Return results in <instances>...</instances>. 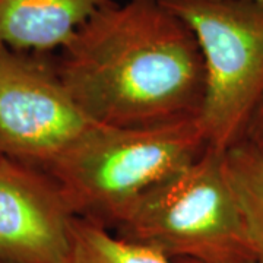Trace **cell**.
I'll return each instance as SVG.
<instances>
[{
    "label": "cell",
    "instance_id": "obj_6",
    "mask_svg": "<svg viewBox=\"0 0 263 263\" xmlns=\"http://www.w3.org/2000/svg\"><path fill=\"white\" fill-rule=\"evenodd\" d=\"M75 219L46 171L0 160V263H69Z\"/></svg>",
    "mask_w": 263,
    "mask_h": 263
},
{
    "label": "cell",
    "instance_id": "obj_13",
    "mask_svg": "<svg viewBox=\"0 0 263 263\" xmlns=\"http://www.w3.org/2000/svg\"><path fill=\"white\" fill-rule=\"evenodd\" d=\"M257 2H263V0H257Z\"/></svg>",
    "mask_w": 263,
    "mask_h": 263
},
{
    "label": "cell",
    "instance_id": "obj_7",
    "mask_svg": "<svg viewBox=\"0 0 263 263\" xmlns=\"http://www.w3.org/2000/svg\"><path fill=\"white\" fill-rule=\"evenodd\" d=\"M110 0H0V44L24 53L63 48Z\"/></svg>",
    "mask_w": 263,
    "mask_h": 263
},
{
    "label": "cell",
    "instance_id": "obj_3",
    "mask_svg": "<svg viewBox=\"0 0 263 263\" xmlns=\"http://www.w3.org/2000/svg\"><path fill=\"white\" fill-rule=\"evenodd\" d=\"M111 231L171 260L257 263L227 179L224 151L211 146L142 193Z\"/></svg>",
    "mask_w": 263,
    "mask_h": 263
},
{
    "label": "cell",
    "instance_id": "obj_1",
    "mask_svg": "<svg viewBox=\"0 0 263 263\" xmlns=\"http://www.w3.org/2000/svg\"><path fill=\"white\" fill-rule=\"evenodd\" d=\"M56 69L97 124L154 126L202 111L205 65L199 44L160 0H110L62 48Z\"/></svg>",
    "mask_w": 263,
    "mask_h": 263
},
{
    "label": "cell",
    "instance_id": "obj_8",
    "mask_svg": "<svg viewBox=\"0 0 263 263\" xmlns=\"http://www.w3.org/2000/svg\"><path fill=\"white\" fill-rule=\"evenodd\" d=\"M227 179L257 263H263V143L243 141L224 151Z\"/></svg>",
    "mask_w": 263,
    "mask_h": 263
},
{
    "label": "cell",
    "instance_id": "obj_12",
    "mask_svg": "<svg viewBox=\"0 0 263 263\" xmlns=\"http://www.w3.org/2000/svg\"><path fill=\"white\" fill-rule=\"evenodd\" d=\"M2 158H3V155H2V154H0V160H2Z\"/></svg>",
    "mask_w": 263,
    "mask_h": 263
},
{
    "label": "cell",
    "instance_id": "obj_9",
    "mask_svg": "<svg viewBox=\"0 0 263 263\" xmlns=\"http://www.w3.org/2000/svg\"><path fill=\"white\" fill-rule=\"evenodd\" d=\"M69 263H174L152 249L132 245L113 231L76 218Z\"/></svg>",
    "mask_w": 263,
    "mask_h": 263
},
{
    "label": "cell",
    "instance_id": "obj_11",
    "mask_svg": "<svg viewBox=\"0 0 263 263\" xmlns=\"http://www.w3.org/2000/svg\"><path fill=\"white\" fill-rule=\"evenodd\" d=\"M174 263H199L195 260H190V259H179V260H173Z\"/></svg>",
    "mask_w": 263,
    "mask_h": 263
},
{
    "label": "cell",
    "instance_id": "obj_4",
    "mask_svg": "<svg viewBox=\"0 0 263 263\" xmlns=\"http://www.w3.org/2000/svg\"><path fill=\"white\" fill-rule=\"evenodd\" d=\"M196 38L205 65L200 122L208 146L243 141L263 101V2L160 0Z\"/></svg>",
    "mask_w": 263,
    "mask_h": 263
},
{
    "label": "cell",
    "instance_id": "obj_10",
    "mask_svg": "<svg viewBox=\"0 0 263 263\" xmlns=\"http://www.w3.org/2000/svg\"><path fill=\"white\" fill-rule=\"evenodd\" d=\"M246 138L257 143H263V101L254 113L253 120L250 123Z\"/></svg>",
    "mask_w": 263,
    "mask_h": 263
},
{
    "label": "cell",
    "instance_id": "obj_2",
    "mask_svg": "<svg viewBox=\"0 0 263 263\" xmlns=\"http://www.w3.org/2000/svg\"><path fill=\"white\" fill-rule=\"evenodd\" d=\"M206 148L200 117L135 127L94 123L44 171L75 218L111 231L142 193Z\"/></svg>",
    "mask_w": 263,
    "mask_h": 263
},
{
    "label": "cell",
    "instance_id": "obj_5",
    "mask_svg": "<svg viewBox=\"0 0 263 263\" xmlns=\"http://www.w3.org/2000/svg\"><path fill=\"white\" fill-rule=\"evenodd\" d=\"M94 122L60 81L56 63L0 44V154L44 170Z\"/></svg>",
    "mask_w": 263,
    "mask_h": 263
}]
</instances>
